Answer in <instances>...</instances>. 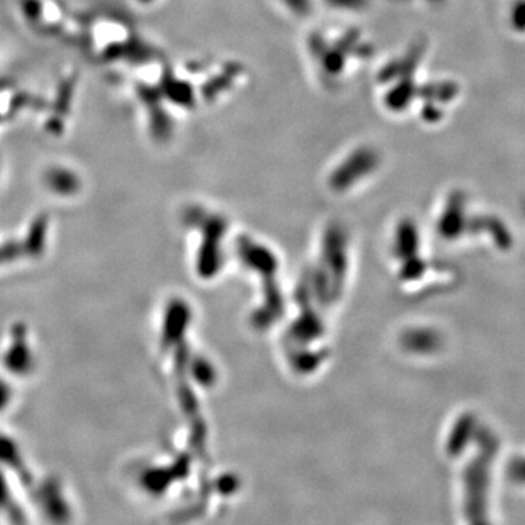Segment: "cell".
<instances>
[{"mask_svg": "<svg viewBox=\"0 0 525 525\" xmlns=\"http://www.w3.org/2000/svg\"><path fill=\"white\" fill-rule=\"evenodd\" d=\"M509 27L516 34H525V0H516L509 8Z\"/></svg>", "mask_w": 525, "mask_h": 525, "instance_id": "obj_1", "label": "cell"}]
</instances>
